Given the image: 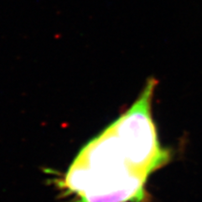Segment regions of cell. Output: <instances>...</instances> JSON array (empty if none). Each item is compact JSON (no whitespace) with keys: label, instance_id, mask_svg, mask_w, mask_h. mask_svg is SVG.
<instances>
[{"label":"cell","instance_id":"obj_1","mask_svg":"<svg viewBox=\"0 0 202 202\" xmlns=\"http://www.w3.org/2000/svg\"><path fill=\"white\" fill-rule=\"evenodd\" d=\"M156 85L149 78L132 106L76 156L60 182L74 201H148L149 177L171 158L153 118Z\"/></svg>","mask_w":202,"mask_h":202}]
</instances>
